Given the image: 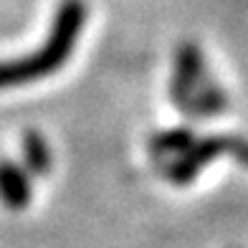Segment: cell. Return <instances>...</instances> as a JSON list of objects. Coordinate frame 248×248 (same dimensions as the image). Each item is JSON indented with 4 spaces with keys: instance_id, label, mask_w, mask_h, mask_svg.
<instances>
[{
    "instance_id": "cell-4",
    "label": "cell",
    "mask_w": 248,
    "mask_h": 248,
    "mask_svg": "<svg viewBox=\"0 0 248 248\" xmlns=\"http://www.w3.org/2000/svg\"><path fill=\"white\" fill-rule=\"evenodd\" d=\"M228 107H231L228 92L223 89L220 81H216V78L208 74L200 81V86L195 89V94L187 101V107L183 109V114L190 122H202V119H213V117L225 114Z\"/></svg>"
},
{
    "instance_id": "cell-5",
    "label": "cell",
    "mask_w": 248,
    "mask_h": 248,
    "mask_svg": "<svg viewBox=\"0 0 248 248\" xmlns=\"http://www.w3.org/2000/svg\"><path fill=\"white\" fill-rule=\"evenodd\" d=\"M33 198L31 175L23 165L13 160H0V202L10 210H23Z\"/></svg>"
},
{
    "instance_id": "cell-3",
    "label": "cell",
    "mask_w": 248,
    "mask_h": 248,
    "mask_svg": "<svg viewBox=\"0 0 248 248\" xmlns=\"http://www.w3.org/2000/svg\"><path fill=\"white\" fill-rule=\"evenodd\" d=\"M208 71V63H205V56H202V48L193 41H183L180 46L175 48V61H172V76H170V101L183 111L187 107V101L193 99L195 89L200 86V81L205 78Z\"/></svg>"
},
{
    "instance_id": "cell-7",
    "label": "cell",
    "mask_w": 248,
    "mask_h": 248,
    "mask_svg": "<svg viewBox=\"0 0 248 248\" xmlns=\"http://www.w3.org/2000/svg\"><path fill=\"white\" fill-rule=\"evenodd\" d=\"M20 155H23V170L31 177H46L53 167V155L46 137L38 129H26L20 140Z\"/></svg>"
},
{
    "instance_id": "cell-6",
    "label": "cell",
    "mask_w": 248,
    "mask_h": 248,
    "mask_svg": "<svg viewBox=\"0 0 248 248\" xmlns=\"http://www.w3.org/2000/svg\"><path fill=\"white\" fill-rule=\"evenodd\" d=\"M193 140H195V134L187 124H183V127H170V129L152 134L147 142V152L152 157V162L160 167L165 162H170L172 157H177L180 152H185L193 144Z\"/></svg>"
},
{
    "instance_id": "cell-2",
    "label": "cell",
    "mask_w": 248,
    "mask_h": 248,
    "mask_svg": "<svg viewBox=\"0 0 248 248\" xmlns=\"http://www.w3.org/2000/svg\"><path fill=\"white\" fill-rule=\"evenodd\" d=\"M225 155L241 165H248V140L238 137V134H210L202 140H193V144L185 152L160 165L157 172L172 185H190L200 175L202 167Z\"/></svg>"
},
{
    "instance_id": "cell-1",
    "label": "cell",
    "mask_w": 248,
    "mask_h": 248,
    "mask_svg": "<svg viewBox=\"0 0 248 248\" xmlns=\"http://www.w3.org/2000/svg\"><path fill=\"white\" fill-rule=\"evenodd\" d=\"M86 23V3L84 0H61L53 13L48 38L43 46L28 56L18 59H0V92L13 86H26L41 78H48L61 71L71 59L81 31Z\"/></svg>"
}]
</instances>
